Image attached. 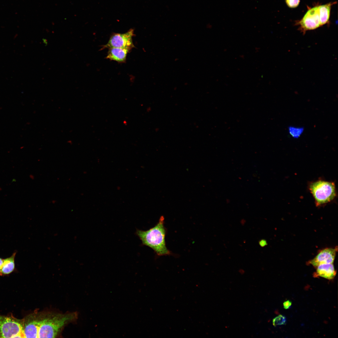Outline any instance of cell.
Instances as JSON below:
<instances>
[{"instance_id":"9c48e42d","label":"cell","mask_w":338,"mask_h":338,"mask_svg":"<svg viewBox=\"0 0 338 338\" xmlns=\"http://www.w3.org/2000/svg\"><path fill=\"white\" fill-rule=\"evenodd\" d=\"M316 268L315 275L330 279L336 275V271L333 264H321Z\"/></svg>"},{"instance_id":"30bf717a","label":"cell","mask_w":338,"mask_h":338,"mask_svg":"<svg viewBox=\"0 0 338 338\" xmlns=\"http://www.w3.org/2000/svg\"><path fill=\"white\" fill-rule=\"evenodd\" d=\"M106 58L119 63L125 62L126 60L127 54L130 50L117 48L109 49Z\"/></svg>"},{"instance_id":"9a60e30c","label":"cell","mask_w":338,"mask_h":338,"mask_svg":"<svg viewBox=\"0 0 338 338\" xmlns=\"http://www.w3.org/2000/svg\"><path fill=\"white\" fill-rule=\"evenodd\" d=\"M283 305L284 308L285 309H287L290 308L292 305V302L290 300H288L284 301Z\"/></svg>"},{"instance_id":"7a4b0ae2","label":"cell","mask_w":338,"mask_h":338,"mask_svg":"<svg viewBox=\"0 0 338 338\" xmlns=\"http://www.w3.org/2000/svg\"><path fill=\"white\" fill-rule=\"evenodd\" d=\"M336 3L330 2L309 9L302 18L296 23L299 30L305 33L308 30L316 29L328 23L331 6Z\"/></svg>"},{"instance_id":"ba28073f","label":"cell","mask_w":338,"mask_h":338,"mask_svg":"<svg viewBox=\"0 0 338 338\" xmlns=\"http://www.w3.org/2000/svg\"><path fill=\"white\" fill-rule=\"evenodd\" d=\"M337 251V247L323 249L314 258L308 261L307 264L315 268L322 264H333Z\"/></svg>"},{"instance_id":"277c9868","label":"cell","mask_w":338,"mask_h":338,"mask_svg":"<svg viewBox=\"0 0 338 338\" xmlns=\"http://www.w3.org/2000/svg\"><path fill=\"white\" fill-rule=\"evenodd\" d=\"M309 188L317 206L330 202L336 196L335 185L333 182L318 180L310 183Z\"/></svg>"},{"instance_id":"52a82bcc","label":"cell","mask_w":338,"mask_h":338,"mask_svg":"<svg viewBox=\"0 0 338 338\" xmlns=\"http://www.w3.org/2000/svg\"><path fill=\"white\" fill-rule=\"evenodd\" d=\"M42 316L38 313H33L30 314L22 319L25 338H38Z\"/></svg>"},{"instance_id":"7c38bea8","label":"cell","mask_w":338,"mask_h":338,"mask_svg":"<svg viewBox=\"0 0 338 338\" xmlns=\"http://www.w3.org/2000/svg\"><path fill=\"white\" fill-rule=\"evenodd\" d=\"M288 130L289 134L293 138L297 139L302 135L304 128L303 127L290 126Z\"/></svg>"},{"instance_id":"2e32d148","label":"cell","mask_w":338,"mask_h":338,"mask_svg":"<svg viewBox=\"0 0 338 338\" xmlns=\"http://www.w3.org/2000/svg\"><path fill=\"white\" fill-rule=\"evenodd\" d=\"M3 259L0 257V275L3 267Z\"/></svg>"},{"instance_id":"8fae6325","label":"cell","mask_w":338,"mask_h":338,"mask_svg":"<svg viewBox=\"0 0 338 338\" xmlns=\"http://www.w3.org/2000/svg\"><path fill=\"white\" fill-rule=\"evenodd\" d=\"M17 253L15 251L12 255L3 259V267L0 275L8 274L14 270L15 269V259Z\"/></svg>"},{"instance_id":"5b68a950","label":"cell","mask_w":338,"mask_h":338,"mask_svg":"<svg viewBox=\"0 0 338 338\" xmlns=\"http://www.w3.org/2000/svg\"><path fill=\"white\" fill-rule=\"evenodd\" d=\"M0 338H25L22 319L0 315Z\"/></svg>"},{"instance_id":"4fadbf2b","label":"cell","mask_w":338,"mask_h":338,"mask_svg":"<svg viewBox=\"0 0 338 338\" xmlns=\"http://www.w3.org/2000/svg\"><path fill=\"white\" fill-rule=\"evenodd\" d=\"M286 322V317L282 315H279L277 316L273 320V325L275 326L277 325H285Z\"/></svg>"},{"instance_id":"6da1fadb","label":"cell","mask_w":338,"mask_h":338,"mask_svg":"<svg viewBox=\"0 0 338 338\" xmlns=\"http://www.w3.org/2000/svg\"><path fill=\"white\" fill-rule=\"evenodd\" d=\"M164 221V217L161 216L154 227L145 231L137 230L136 232L142 243L152 248L159 256L170 255L171 253L166 246V231Z\"/></svg>"},{"instance_id":"8992f818","label":"cell","mask_w":338,"mask_h":338,"mask_svg":"<svg viewBox=\"0 0 338 338\" xmlns=\"http://www.w3.org/2000/svg\"><path fill=\"white\" fill-rule=\"evenodd\" d=\"M134 35V30L132 29L124 33H114L111 36L108 43L102 49L117 48L130 51L134 47L132 40Z\"/></svg>"},{"instance_id":"5bb4252c","label":"cell","mask_w":338,"mask_h":338,"mask_svg":"<svg viewBox=\"0 0 338 338\" xmlns=\"http://www.w3.org/2000/svg\"><path fill=\"white\" fill-rule=\"evenodd\" d=\"M287 5L289 8H295L299 5L300 0H285Z\"/></svg>"},{"instance_id":"3957f363","label":"cell","mask_w":338,"mask_h":338,"mask_svg":"<svg viewBox=\"0 0 338 338\" xmlns=\"http://www.w3.org/2000/svg\"><path fill=\"white\" fill-rule=\"evenodd\" d=\"M75 316V314L73 313L42 316L38 338L55 337L60 329L68 322L74 319Z\"/></svg>"},{"instance_id":"e0dca14e","label":"cell","mask_w":338,"mask_h":338,"mask_svg":"<svg viewBox=\"0 0 338 338\" xmlns=\"http://www.w3.org/2000/svg\"><path fill=\"white\" fill-rule=\"evenodd\" d=\"M43 40L44 43L45 44V45H47V40H45V39H43Z\"/></svg>"}]
</instances>
